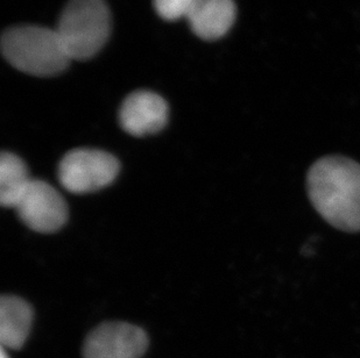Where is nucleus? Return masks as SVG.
<instances>
[{
  "mask_svg": "<svg viewBox=\"0 0 360 358\" xmlns=\"http://www.w3.org/2000/svg\"><path fill=\"white\" fill-rule=\"evenodd\" d=\"M310 201L326 223L338 230H360V164L344 156H326L307 176Z\"/></svg>",
  "mask_w": 360,
  "mask_h": 358,
  "instance_id": "1",
  "label": "nucleus"
},
{
  "mask_svg": "<svg viewBox=\"0 0 360 358\" xmlns=\"http://www.w3.org/2000/svg\"><path fill=\"white\" fill-rule=\"evenodd\" d=\"M4 58L25 74L48 77L63 72L69 58L55 29L40 26H15L1 37Z\"/></svg>",
  "mask_w": 360,
  "mask_h": 358,
  "instance_id": "2",
  "label": "nucleus"
},
{
  "mask_svg": "<svg viewBox=\"0 0 360 358\" xmlns=\"http://www.w3.org/2000/svg\"><path fill=\"white\" fill-rule=\"evenodd\" d=\"M55 31L72 61L91 58L109 39V7L104 0H70Z\"/></svg>",
  "mask_w": 360,
  "mask_h": 358,
  "instance_id": "3",
  "label": "nucleus"
},
{
  "mask_svg": "<svg viewBox=\"0 0 360 358\" xmlns=\"http://www.w3.org/2000/svg\"><path fill=\"white\" fill-rule=\"evenodd\" d=\"M120 162L109 152L96 149H75L58 164L61 185L75 194L96 192L109 186L120 173Z\"/></svg>",
  "mask_w": 360,
  "mask_h": 358,
  "instance_id": "4",
  "label": "nucleus"
},
{
  "mask_svg": "<svg viewBox=\"0 0 360 358\" xmlns=\"http://www.w3.org/2000/svg\"><path fill=\"white\" fill-rule=\"evenodd\" d=\"M14 210L28 228L38 233H55L68 219V206L61 193L38 179H32Z\"/></svg>",
  "mask_w": 360,
  "mask_h": 358,
  "instance_id": "5",
  "label": "nucleus"
},
{
  "mask_svg": "<svg viewBox=\"0 0 360 358\" xmlns=\"http://www.w3.org/2000/svg\"><path fill=\"white\" fill-rule=\"evenodd\" d=\"M148 338L141 328L126 322H105L88 335L83 358H140Z\"/></svg>",
  "mask_w": 360,
  "mask_h": 358,
  "instance_id": "6",
  "label": "nucleus"
},
{
  "mask_svg": "<svg viewBox=\"0 0 360 358\" xmlns=\"http://www.w3.org/2000/svg\"><path fill=\"white\" fill-rule=\"evenodd\" d=\"M120 125L133 136H146L160 132L168 120L165 99L150 91H136L122 102Z\"/></svg>",
  "mask_w": 360,
  "mask_h": 358,
  "instance_id": "7",
  "label": "nucleus"
},
{
  "mask_svg": "<svg viewBox=\"0 0 360 358\" xmlns=\"http://www.w3.org/2000/svg\"><path fill=\"white\" fill-rule=\"evenodd\" d=\"M233 0H196L187 15L191 31L200 39L217 40L224 37L236 20Z\"/></svg>",
  "mask_w": 360,
  "mask_h": 358,
  "instance_id": "8",
  "label": "nucleus"
},
{
  "mask_svg": "<svg viewBox=\"0 0 360 358\" xmlns=\"http://www.w3.org/2000/svg\"><path fill=\"white\" fill-rule=\"evenodd\" d=\"M33 311L24 299L3 296L0 299V343L5 349H20L27 340Z\"/></svg>",
  "mask_w": 360,
  "mask_h": 358,
  "instance_id": "9",
  "label": "nucleus"
},
{
  "mask_svg": "<svg viewBox=\"0 0 360 358\" xmlns=\"http://www.w3.org/2000/svg\"><path fill=\"white\" fill-rule=\"evenodd\" d=\"M30 178L24 161L12 152L0 156V203L4 207L14 208L27 189Z\"/></svg>",
  "mask_w": 360,
  "mask_h": 358,
  "instance_id": "10",
  "label": "nucleus"
},
{
  "mask_svg": "<svg viewBox=\"0 0 360 358\" xmlns=\"http://www.w3.org/2000/svg\"><path fill=\"white\" fill-rule=\"evenodd\" d=\"M196 0H154L157 13L167 21L187 18Z\"/></svg>",
  "mask_w": 360,
  "mask_h": 358,
  "instance_id": "11",
  "label": "nucleus"
},
{
  "mask_svg": "<svg viewBox=\"0 0 360 358\" xmlns=\"http://www.w3.org/2000/svg\"><path fill=\"white\" fill-rule=\"evenodd\" d=\"M0 358H10L8 355H7L6 349L3 348L1 347V354H0Z\"/></svg>",
  "mask_w": 360,
  "mask_h": 358,
  "instance_id": "12",
  "label": "nucleus"
}]
</instances>
